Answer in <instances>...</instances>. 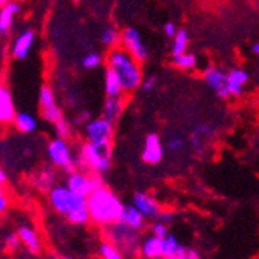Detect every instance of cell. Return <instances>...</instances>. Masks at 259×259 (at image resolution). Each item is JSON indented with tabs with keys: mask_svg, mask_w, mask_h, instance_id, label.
Segmentation results:
<instances>
[{
	"mask_svg": "<svg viewBox=\"0 0 259 259\" xmlns=\"http://www.w3.org/2000/svg\"><path fill=\"white\" fill-rule=\"evenodd\" d=\"M89 208H90V221L97 225L106 227L115 224L121 219L124 205L115 193L109 188L103 186L100 190L93 191L89 197Z\"/></svg>",
	"mask_w": 259,
	"mask_h": 259,
	"instance_id": "1",
	"label": "cell"
},
{
	"mask_svg": "<svg viewBox=\"0 0 259 259\" xmlns=\"http://www.w3.org/2000/svg\"><path fill=\"white\" fill-rule=\"evenodd\" d=\"M106 62H107V67L112 68L113 72L118 75L126 92H134L143 84V75H141L140 62L124 49V47L110 49L106 58Z\"/></svg>",
	"mask_w": 259,
	"mask_h": 259,
	"instance_id": "2",
	"label": "cell"
},
{
	"mask_svg": "<svg viewBox=\"0 0 259 259\" xmlns=\"http://www.w3.org/2000/svg\"><path fill=\"white\" fill-rule=\"evenodd\" d=\"M79 160L87 169L103 174L110 168V161H112L110 145H98L93 143V141H87L81 148Z\"/></svg>",
	"mask_w": 259,
	"mask_h": 259,
	"instance_id": "3",
	"label": "cell"
},
{
	"mask_svg": "<svg viewBox=\"0 0 259 259\" xmlns=\"http://www.w3.org/2000/svg\"><path fill=\"white\" fill-rule=\"evenodd\" d=\"M107 228V241L113 242L120 247L124 256H134L140 248L138 241V230L123 224V222H115L110 225H106Z\"/></svg>",
	"mask_w": 259,
	"mask_h": 259,
	"instance_id": "4",
	"label": "cell"
},
{
	"mask_svg": "<svg viewBox=\"0 0 259 259\" xmlns=\"http://www.w3.org/2000/svg\"><path fill=\"white\" fill-rule=\"evenodd\" d=\"M67 186L73 194L89 197L93 191H97V190H100V188H103L104 182L98 176V172L90 176V174L82 172V171H72L68 174Z\"/></svg>",
	"mask_w": 259,
	"mask_h": 259,
	"instance_id": "5",
	"label": "cell"
},
{
	"mask_svg": "<svg viewBox=\"0 0 259 259\" xmlns=\"http://www.w3.org/2000/svg\"><path fill=\"white\" fill-rule=\"evenodd\" d=\"M47 154H49L50 161L55 164V166L72 172L76 171V158L72 154V149H70L68 143L65 141V138L58 137L56 140H53L52 143L49 145V149H47Z\"/></svg>",
	"mask_w": 259,
	"mask_h": 259,
	"instance_id": "6",
	"label": "cell"
},
{
	"mask_svg": "<svg viewBox=\"0 0 259 259\" xmlns=\"http://www.w3.org/2000/svg\"><path fill=\"white\" fill-rule=\"evenodd\" d=\"M85 137L89 141L98 145H110L113 138V123L107 118H97L85 123Z\"/></svg>",
	"mask_w": 259,
	"mask_h": 259,
	"instance_id": "7",
	"label": "cell"
},
{
	"mask_svg": "<svg viewBox=\"0 0 259 259\" xmlns=\"http://www.w3.org/2000/svg\"><path fill=\"white\" fill-rule=\"evenodd\" d=\"M65 218L75 225H85L90 221V208H89L87 197L73 194L67 213H65Z\"/></svg>",
	"mask_w": 259,
	"mask_h": 259,
	"instance_id": "8",
	"label": "cell"
},
{
	"mask_svg": "<svg viewBox=\"0 0 259 259\" xmlns=\"http://www.w3.org/2000/svg\"><path fill=\"white\" fill-rule=\"evenodd\" d=\"M39 103H40V110H42V116L50 123H56L62 118V112L61 107L56 104L55 100V93L52 90V87L44 85L40 89V95H39Z\"/></svg>",
	"mask_w": 259,
	"mask_h": 259,
	"instance_id": "9",
	"label": "cell"
},
{
	"mask_svg": "<svg viewBox=\"0 0 259 259\" xmlns=\"http://www.w3.org/2000/svg\"><path fill=\"white\" fill-rule=\"evenodd\" d=\"M121 44L124 49L138 61V62H143L146 61L148 58V50L141 40V36L140 33L135 30V28H126L123 33H121Z\"/></svg>",
	"mask_w": 259,
	"mask_h": 259,
	"instance_id": "10",
	"label": "cell"
},
{
	"mask_svg": "<svg viewBox=\"0 0 259 259\" xmlns=\"http://www.w3.org/2000/svg\"><path fill=\"white\" fill-rule=\"evenodd\" d=\"M161 257L164 259H197L199 253L193 248L183 247L172 234L168 238H163V253Z\"/></svg>",
	"mask_w": 259,
	"mask_h": 259,
	"instance_id": "11",
	"label": "cell"
},
{
	"mask_svg": "<svg viewBox=\"0 0 259 259\" xmlns=\"http://www.w3.org/2000/svg\"><path fill=\"white\" fill-rule=\"evenodd\" d=\"M205 82L213 89L221 98H228L231 97V93L227 85V73H224L222 70L216 67H208L203 73Z\"/></svg>",
	"mask_w": 259,
	"mask_h": 259,
	"instance_id": "12",
	"label": "cell"
},
{
	"mask_svg": "<svg viewBox=\"0 0 259 259\" xmlns=\"http://www.w3.org/2000/svg\"><path fill=\"white\" fill-rule=\"evenodd\" d=\"M73 197V193L68 190V186H53L52 190L49 191V200L52 208L59 214L67 213L70 200Z\"/></svg>",
	"mask_w": 259,
	"mask_h": 259,
	"instance_id": "13",
	"label": "cell"
},
{
	"mask_svg": "<svg viewBox=\"0 0 259 259\" xmlns=\"http://www.w3.org/2000/svg\"><path fill=\"white\" fill-rule=\"evenodd\" d=\"M132 203L143 213V216L146 219H157L161 213V208H160V203L149 194L146 193H137L134 196V200Z\"/></svg>",
	"mask_w": 259,
	"mask_h": 259,
	"instance_id": "14",
	"label": "cell"
},
{
	"mask_svg": "<svg viewBox=\"0 0 259 259\" xmlns=\"http://www.w3.org/2000/svg\"><path fill=\"white\" fill-rule=\"evenodd\" d=\"M163 158V146L160 137L151 134L145 140V149H143V160L148 164H158Z\"/></svg>",
	"mask_w": 259,
	"mask_h": 259,
	"instance_id": "15",
	"label": "cell"
},
{
	"mask_svg": "<svg viewBox=\"0 0 259 259\" xmlns=\"http://www.w3.org/2000/svg\"><path fill=\"white\" fill-rule=\"evenodd\" d=\"M33 44H34V33L30 31V30L22 31L16 37V40L13 44V49H11L13 58H16V59H25L28 56L30 50H31Z\"/></svg>",
	"mask_w": 259,
	"mask_h": 259,
	"instance_id": "16",
	"label": "cell"
},
{
	"mask_svg": "<svg viewBox=\"0 0 259 259\" xmlns=\"http://www.w3.org/2000/svg\"><path fill=\"white\" fill-rule=\"evenodd\" d=\"M247 81H248V73L245 72V70L233 68L227 73V85H228V90L233 97L242 95Z\"/></svg>",
	"mask_w": 259,
	"mask_h": 259,
	"instance_id": "17",
	"label": "cell"
},
{
	"mask_svg": "<svg viewBox=\"0 0 259 259\" xmlns=\"http://www.w3.org/2000/svg\"><path fill=\"white\" fill-rule=\"evenodd\" d=\"M16 107H14V101L11 97V92L4 85L0 89V120L2 123H11L16 118Z\"/></svg>",
	"mask_w": 259,
	"mask_h": 259,
	"instance_id": "18",
	"label": "cell"
},
{
	"mask_svg": "<svg viewBox=\"0 0 259 259\" xmlns=\"http://www.w3.org/2000/svg\"><path fill=\"white\" fill-rule=\"evenodd\" d=\"M17 234L20 236L23 245H25L33 254H37L42 248V242H40V238H39V234L37 231L30 227V225H20L17 228Z\"/></svg>",
	"mask_w": 259,
	"mask_h": 259,
	"instance_id": "19",
	"label": "cell"
},
{
	"mask_svg": "<svg viewBox=\"0 0 259 259\" xmlns=\"http://www.w3.org/2000/svg\"><path fill=\"white\" fill-rule=\"evenodd\" d=\"M124 109V100L123 97H107L104 107H103V116L112 123L118 121V118L123 113Z\"/></svg>",
	"mask_w": 259,
	"mask_h": 259,
	"instance_id": "20",
	"label": "cell"
},
{
	"mask_svg": "<svg viewBox=\"0 0 259 259\" xmlns=\"http://www.w3.org/2000/svg\"><path fill=\"white\" fill-rule=\"evenodd\" d=\"M140 253L143 257L148 259H157L161 257L163 253V238H158L155 234H152L151 238L145 239L140 245Z\"/></svg>",
	"mask_w": 259,
	"mask_h": 259,
	"instance_id": "21",
	"label": "cell"
},
{
	"mask_svg": "<svg viewBox=\"0 0 259 259\" xmlns=\"http://www.w3.org/2000/svg\"><path fill=\"white\" fill-rule=\"evenodd\" d=\"M120 222H123V224H126V225H129V227H132L135 230H141L145 225V216L134 203L132 205H124Z\"/></svg>",
	"mask_w": 259,
	"mask_h": 259,
	"instance_id": "22",
	"label": "cell"
},
{
	"mask_svg": "<svg viewBox=\"0 0 259 259\" xmlns=\"http://www.w3.org/2000/svg\"><path fill=\"white\" fill-rule=\"evenodd\" d=\"M104 89H106L107 97H123V93L126 92L118 75H116L109 67H107L106 75H104Z\"/></svg>",
	"mask_w": 259,
	"mask_h": 259,
	"instance_id": "23",
	"label": "cell"
},
{
	"mask_svg": "<svg viewBox=\"0 0 259 259\" xmlns=\"http://www.w3.org/2000/svg\"><path fill=\"white\" fill-rule=\"evenodd\" d=\"M19 13L20 5L17 2H10L2 7V11H0V31H2V34H5L13 27V22Z\"/></svg>",
	"mask_w": 259,
	"mask_h": 259,
	"instance_id": "24",
	"label": "cell"
},
{
	"mask_svg": "<svg viewBox=\"0 0 259 259\" xmlns=\"http://www.w3.org/2000/svg\"><path fill=\"white\" fill-rule=\"evenodd\" d=\"M14 126L19 132H23V134H30L36 129L37 126V121L33 115L27 113V112H19L14 118Z\"/></svg>",
	"mask_w": 259,
	"mask_h": 259,
	"instance_id": "25",
	"label": "cell"
},
{
	"mask_svg": "<svg viewBox=\"0 0 259 259\" xmlns=\"http://www.w3.org/2000/svg\"><path fill=\"white\" fill-rule=\"evenodd\" d=\"M33 183L40 191H50L55 186V172L52 169H44L34 176Z\"/></svg>",
	"mask_w": 259,
	"mask_h": 259,
	"instance_id": "26",
	"label": "cell"
},
{
	"mask_svg": "<svg viewBox=\"0 0 259 259\" xmlns=\"http://www.w3.org/2000/svg\"><path fill=\"white\" fill-rule=\"evenodd\" d=\"M98 254L103 259H121V257H124V254L120 250V247L116 245V244H113V242H110V241H106V242L100 244Z\"/></svg>",
	"mask_w": 259,
	"mask_h": 259,
	"instance_id": "27",
	"label": "cell"
},
{
	"mask_svg": "<svg viewBox=\"0 0 259 259\" xmlns=\"http://www.w3.org/2000/svg\"><path fill=\"white\" fill-rule=\"evenodd\" d=\"M172 39H174L172 40V55L179 56V55L186 53L188 44H190V36H188V33L185 30H179Z\"/></svg>",
	"mask_w": 259,
	"mask_h": 259,
	"instance_id": "28",
	"label": "cell"
},
{
	"mask_svg": "<svg viewBox=\"0 0 259 259\" xmlns=\"http://www.w3.org/2000/svg\"><path fill=\"white\" fill-rule=\"evenodd\" d=\"M211 135H213V129H211L209 126H199V127H196V131L191 135L193 145L197 149H203L202 143H206V138H211Z\"/></svg>",
	"mask_w": 259,
	"mask_h": 259,
	"instance_id": "29",
	"label": "cell"
},
{
	"mask_svg": "<svg viewBox=\"0 0 259 259\" xmlns=\"http://www.w3.org/2000/svg\"><path fill=\"white\" fill-rule=\"evenodd\" d=\"M101 40L106 47H109V49H115V47H118L121 44V34L116 31L115 28L109 27L103 31L101 34Z\"/></svg>",
	"mask_w": 259,
	"mask_h": 259,
	"instance_id": "30",
	"label": "cell"
},
{
	"mask_svg": "<svg viewBox=\"0 0 259 259\" xmlns=\"http://www.w3.org/2000/svg\"><path fill=\"white\" fill-rule=\"evenodd\" d=\"M174 64L182 70H193L197 65V59L191 53H183V55L174 56Z\"/></svg>",
	"mask_w": 259,
	"mask_h": 259,
	"instance_id": "31",
	"label": "cell"
},
{
	"mask_svg": "<svg viewBox=\"0 0 259 259\" xmlns=\"http://www.w3.org/2000/svg\"><path fill=\"white\" fill-rule=\"evenodd\" d=\"M4 244H5V250L10 251V253L19 251L22 248V245H23V242H22V239H20V236L17 233L8 234V236L5 238V241H4Z\"/></svg>",
	"mask_w": 259,
	"mask_h": 259,
	"instance_id": "32",
	"label": "cell"
},
{
	"mask_svg": "<svg viewBox=\"0 0 259 259\" xmlns=\"http://www.w3.org/2000/svg\"><path fill=\"white\" fill-rule=\"evenodd\" d=\"M103 62V56L100 53H89L82 58L84 68H98Z\"/></svg>",
	"mask_w": 259,
	"mask_h": 259,
	"instance_id": "33",
	"label": "cell"
},
{
	"mask_svg": "<svg viewBox=\"0 0 259 259\" xmlns=\"http://www.w3.org/2000/svg\"><path fill=\"white\" fill-rule=\"evenodd\" d=\"M152 234H155L158 238H168L169 236L168 224H164L157 219V222H154V225H152Z\"/></svg>",
	"mask_w": 259,
	"mask_h": 259,
	"instance_id": "34",
	"label": "cell"
},
{
	"mask_svg": "<svg viewBox=\"0 0 259 259\" xmlns=\"http://www.w3.org/2000/svg\"><path fill=\"white\" fill-rule=\"evenodd\" d=\"M55 124H56V134H58V137H61V138H68V137H70L72 127H70V124H68L64 118H61V120L56 121Z\"/></svg>",
	"mask_w": 259,
	"mask_h": 259,
	"instance_id": "35",
	"label": "cell"
},
{
	"mask_svg": "<svg viewBox=\"0 0 259 259\" xmlns=\"http://www.w3.org/2000/svg\"><path fill=\"white\" fill-rule=\"evenodd\" d=\"M183 145H185V141H183L182 138H172V140H169V143H168L169 149L174 151V152L182 151V149H183Z\"/></svg>",
	"mask_w": 259,
	"mask_h": 259,
	"instance_id": "36",
	"label": "cell"
},
{
	"mask_svg": "<svg viewBox=\"0 0 259 259\" xmlns=\"http://www.w3.org/2000/svg\"><path fill=\"white\" fill-rule=\"evenodd\" d=\"M141 85H143V89L145 90H154V87L157 85V78L155 76H149V78H146L145 81H143V84H141Z\"/></svg>",
	"mask_w": 259,
	"mask_h": 259,
	"instance_id": "37",
	"label": "cell"
},
{
	"mask_svg": "<svg viewBox=\"0 0 259 259\" xmlns=\"http://www.w3.org/2000/svg\"><path fill=\"white\" fill-rule=\"evenodd\" d=\"M164 34H166L168 37H174L177 34V28L172 22H168L166 25H164Z\"/></svg>",
	"mask_w": 259,
	"mask_h": 259,
	"instance_id": "38",
	"label": "cell"
},
{
	"mask_svg": "<svg viewBox=\"0 0 259 259\" xmlns=\"http://www.w3.org/2000/svg\"><path fill=\"white\" fill-rule=\"evenodd\" d=\"M157 219L161 221V222H164V224H171V221L174 219V214L169 213V211H161L160 216H158Z\"/></svg>",
	"mask_w": 259,
	"mask_h": 259,
	"instance_id": "39",
	"label": "cell"
},
{
	"mask_svg": "<svg viewBox=\"0 0 259 259\" xmlns=\"http://www.w3.org/2000/svg\"><path fill=\"white\" fill-rule=\"evenodd\" d=\"M7 206H8V200L5 197V193L2 191V194H0V211H2V213H5Z\"/></svg>",
	"mask_w": 259,
	"mask_h": 259,
	"instance_id": "40",
	"label": "cell"
},
{
	"mask_svg": "<svg viewBox=\"0 0 259 259\" xmlns=\"http://www.w3.org/2000/svg\"><path fill=\"white\" fill-rule=\"evenodd\" d=\"M0 182H2V183L7 182V172L5 171H0Z\"/></svg>",
	"mask_w": 259,
	"mask_h": 259,
	"instance_id": "41",
	"label": "cell"
},
{
	"mask_svg": "<svg viewBox=\"0 0 259 259\" xmlns=\"http://www.w3.org/2000/svg\"><path fill=\"white\" fill-rule=\"evenodd\" d=\"M10 2H22V0H0V4H2V7L7 5V4H10Z\"/></svg>",
	"mask_w": 259,
	"mask_h": 259,
	"instance_id": "42",
	"label": "cell"
},
{
	"mask_svg": "<svg viewBox=\"0 0 259 259\" xmlns=\"http://www.w3.org/2000/svg\"><path fill=\"white\" fill-rule=\"evenodd\" d=\"M253 53H256V55H259V40L253 45Z\"/></svg>",
	"mask_w": 259,
	"mask_h": 259,
	"instance_id": "43",
	"label": "cell"
},
{
	"mask_svg": "<svg viewBox=\"0 0 259 259\" xmlns=\"http://www.w3.org/2000/svg\"><path fill=\"white\" fill-rule=\"evenodd\" d=\"M76 2H81V0H76Z\"/></svg>",
	"mask_w": 259,
	"mask_h": 259,
	"instance_id": "44",
	"label": "cell"
}]
</instances>
